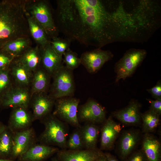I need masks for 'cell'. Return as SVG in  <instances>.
Masks as SVG:
<instances>
[{"label": "cell", "instance_id": "cell-1", "mask_svg": "<svg viewBox=\"0 0 161 161\" xmlns=\"http://www.w3.org/2000/svg\"><path fill=\"white\" fill-rule=\"evenodd\" d=\"M54 16L59 32L71 41L100 48L112 38V18L99 0H58Z\"/></svg>", "mask_w": 161, "mask_h": 161}, {"label": "cell", "instance_id": "cell-2", "mask_svg": "<svg viewBox=\"0 0 161 161\" xmlns=\"http://www.w3.org/2000/svg\"><path fill=\"white\" fill-rule=\"evenodd\" d=\"M26 0H0V48L6 43L30 37L25 10Z\"/></svg>", "mask_w": 161, "mask_h": 161}, {"label": "cell", "instance_id": "cell-3", "mask_svg": "<svg viewBox=\"0 0 161 161\" xmlns=\"http://www.w3.org/2000/svg\"><path fill=\"white\" fill-rule=\"evenodd\" d=\"M25 10L44 29L51 40L58 37L59 32L55 23L53 11L46 0H26Z\"/></svg>", "mask_w": 161, "mask_h": 161}, {"label": "cell", "instance_id": "cell-4", "mask_svg": "<svg viewBox=\"0 0 161 161\" xmlns=\"http://www.w3.org/2000/svg\"><path fill=\"white\" fill-rule=\"evenodd\" d=\"M40 121L44 129L38 138L40 143L66 149L68 131L65 123L52 113Z\"/></svg>", "mask_w": 161, "mask_h": 161}, {"label": "cell", "instance_id": "cell-5", "mask_svg": "<svg viewBox=\"0 0 161 161\" xmlns=\"http://www.w3.org/2000/svg\"><path fill=\"white\" fill-rule=\"evenodd\" d=\"M49 94L55 100L73 97L75 86L73 70L63 65L52 75Z\"/></svg>", "mask_w": 161, "mask_h": 161}, {"label": "cell", "instance_id": "cell-6", "mask_svg": "<svg viewBox=\"0 0 161 161\" xmlns=\"http://www.w3.org/2000/svg\"><path fill=\"white\" fill-rule=\"evenodd\" d=\"M145 50L132 49L128 50L114 65L115 83L131 77L146 57Z\"/></svg>", "mask_w": 161, "mask_h": 161}, {"label": "cell", "instance_id": "cell-7", "mask_svg": "<svg viewBox=\"0 0 161 161\" xmlns=\"http://www.w3.org/2000/svg\"><path fill=\"white\" fill-rule=\"evenodd\" d=\"M80 100L73 97H66L55 100L52 114L64 122L77 128L81 126L77 117Z\"/></svg>", "mask_w": 161, "mask_h": 161}, {"label": "cell", "instance_id": "cell-8", "mask_svg": "<svg viewBox=\"0 0 161 161\" xmlns=\"http://www.w3.org/2000/svg\"><path fill=\"white\" fill-rule=\"evenodd\" d=\"M77 117L79 122L96 124L103 123L106 119L105 109L92 99L78 106Z\"/></svg>", "mask_w": 161, "mask_h": 161}, {"label": "cell", "instance_id": "cell-9", "mask_svg": "<svg viewBox=\"0 0 161 161\" xmlns=\"http://www.w3.org/2000/svg\"><path fill=\"white\" fill-rule=\"evenodd\" d=\"M113 57V53L110 51L97 48L84 52L81 55L80 59L81 64L87 71L93 74L98 72L104 64Z\"/></svg>", "mask_w": 161, "mask_h": 161}, {"label": "cell", "instance_id": "cell-10", "mask_svg": "<svg viewBox=\"0 0 161 161\" xmlns=\"http://www.w3.org/2000/svg\"><path fill=\"white\" fill-rule=\"evenodd\" d=\"M55 101L48 93L41 92L33 94L29 109L31 111L34 121L41 120L52 113Z\"/></svg>", "mask_w": 161, "mask_h": 161}, {"label": "cell", "instance_id": "cell-11", "mask_svg": "<svg viewBox=\"0 0 161 161\" xmlns=\"http://www.w3.org/2000/svg\"><path fill=\"white\" fill-rule=\"evenodd\" d=\"M32 94L30 89L14 86L0 99V108H13L20 106L29 108Z\"/></svg>", "mask_w": 161, "mask_h": 161}, {"label": "cell", "instance_id": "cell-12", "mask_svg": "<svg viewBox=\"0 0 161 161\" xmlns=\"http://www.w3.org/2000/svg\"><path fill=\"white\" fill-rule=\"evenodd\" d=\"M37 141L36 134L32 127L13 133V147L10 155L14 158L20 157L36 143Z\"/></svg>", "mask_w": 161, "mask_h": 161}, {"label": "cell", "instance_id": "cell-13", "mask_svg": "<svg viewBox=\"0 0 161 161\" xmlns=\"http://www.w3.org/2000/svg\"><path fill=\"white\" fill-rule=\"evenodd\" d=\"M11 109L7 126L13 133L21 131L31 127L34 120L29 108L20 106Z\"/></svg>", "mask_w": 161, "mask_h": 161}, {"label": "cell", "instance_id": "cell-14", "mask_svg": "<svg viewBox=\"0 0 161 161\" xmlns=\"http://www.w3.org/2000/svg\"><path fill=\"white\" fill-rule=\"evenodd\" d=\"M59 161H96L103 155L100 149H81L75 150L62 149L57 153Z\"/></svg>", "mask_w": 161, "mask_h": 161}, {"label": "cell", "instance_id": "cell-15", "mask_svg": "<svg viewBox=\"0 0 161 161\" xmlns=\"http://www.w3.org/2000/svg\"><path fill=\"white\" fill-rule=\"evenodd\" d=\"M8 69L14 86L30 89L33 72L15 58Z\"/></svg>", "mask_w": 161, "mask_h": 161}, {"label": "cell", "instance_id": "cell-16", "mask_svg": "<svg viewBox=\"0 0 161 161\" xmlns=\"http://www.w3.org/2000/svg\"><path fill=\"white\" fill-rule=\"evenodd\" d=\"M40 49L41 66L51 76L64 65L62 56L57 54L52 48L49 42Z\"/></svg>", "mask_w": 161, "mask_h": 161}, {"label": "cell", "instance_id": "cell-17", "mask_svg": "<svg viewBox=\"0 0 161 161\" xmlns=\"http://www.w3.org/2000/svg\"><path fill=\"white\" fill-rule=\"evenodd\" d=\"M101 129L100 150H108L111 149L118 134L121 126L109 117L103 122Z\"/></svg>", "mask_w": 161, "mask_h": 161}, {"label": "cell", "instance_id": "cell-18", "mask_svg": "<svg viewBox=\"0 0 161 161\" xmlns=\"http://www.w3.org/2000/svg\"><path fill=\"white\" fill-rule=\"evenodd\" d=\"M141 104L137 100H132L125 107L112 113V115L122 123L127 125H136L141 120Z\"/></svg>", "mask_w": 161, "mask_h": 161}, {"label": "cell", "instance_id": "cell-19", "mask_svg": "<svg viewBox=\"0 0 161 161\" xmlns=\"http://www.w3.org/2000/svg\"><path fill=\"white\" fill-rule=\"evenodd\" d=\"M140 136L138 130H130L123 133L118 146L119 154L122 159L126 160L132 153L140 140Z\"/></svg>", "mask_w": 161, "mask_h": 161}, {"label": "cell", "instance_id": "cell-20", "mask_svg": "<svg viewBox=\"0 0 161 161\" xmlns=\"http://www.w3.org/2000/svg\"><path fill=\"white\" fill-rule=\"evenodd\" d=\"M59 150L55 146L36 143L19 158L21 161H42Z\"/></svg>", "mask_w": 161, "mask_h": 161}, {"label": "cell", "instance_id": "cell-21", "mask_svg": "<svg viewBox=\"0 0 161 161\" xmlns=\"http://www.w3.org/2000/svg\"><path fill=\"white\" fill-rule=\"evenodd\" d=\"M52 77L41 66L33 72L30 87L32 95L35 93H48L51 84Z\"/></svg>", "mask_w": 161, "mask_h": 161}, {"label": "cell", "instance_id": "cell-22", "mask_svg": "<svg viewBox=\"0 0 161 161\" xmlns=\"http://www.w3.org/2000/svg\"><path fill=\"white\" fill-rule=\"evenodd\" d=\"M143 150L148 161H161V145L159 140L150 133H145L142 141Z\"/></svg>", "mask_w": 161, "mask_h": 161}, {"label": "cell", "instance_id": "cell-23", "mask_svg": "<svg viewBox=\"0 0 161 161\" xmlns=\"http://www.w3.org/2000/svg\"><path fill=\"white\" fill-rule=\"evenodd\" d=\"M16 58L24 66L33 72L41 66L40 47L37 45L32 47L23 55Z\"/></svg>", "mask_w": 161, "mask_h": 161}, {"label": "cell", "instance_id": "cell-24", "mask_svg": "<svg viewBox=\"0 0 161 161\" xmlns=\"http://www.w3.org/2000/svg\"><path fill=\"white\" fill-rule=\"evenodd\" d=\"M84 148L93 149L96 146L99 133V128L95 124L85 123L80 128Z\"/></svg>", "mask_w": 161, "mask_h": 161}, {"label": "cell", "instance_id": "cell-25", "mask_svg": "<svg viewBox=\"0 0 161 161\" xmlns=\"http://www.w3.org/2000/svg\"><path fill=\"white\" fill-rule=\"evenodd\" d=\"M32 42L30 37L18 38L10 41L2 47L15 58L18 57L31 48Z\"/></svg>", "mask_w": 161, "mask_h": 161}, {"label": "cell", "instance_id": "cell-26", "mask_svg": "<svg viewBox=\"0 0 161 161\" xmlns=\"http://www.w3.org/2000/svg\"><path fill=\"white\" fill-rule=\"evenodd\" d=\"M26 15L31 37L40 47H44L49 42L50 39L38 23L26 13Z\"/></svg>", "mask_w": 161, "mask_h": 161}, {"label": "cell", "instance_id": "cell-27", "mask_svg": "<svg viewBox=\"0 0 161 161\" xmlns=\"http://www.w3.org/2000/svg\"><path fill=\"white\" fill-rule=\"evenodd\" d=\"M142 130L145 134L153 132L160 123V115L149 109L141 114Z\"/></svg>", "mask_w": 161, "mask_h": 161}, {"label": "cell", "instance_id": "cell-28", "mask_svg": "<svg viewBox=\"0 0 161 161\" xmlns=\"http://www.w3.org/2000/svg\"><path fill=\"white\" fill-rule=\"evenodd\" d=\"M13 132L7 126L0 135V156L10 155L13 147Z\"/></svg>", "mask_w": 161, "mask_h": 161}, {"label": "cell", "instance_id": "cell-29", "mask_svg": "<svg viewBox=\"0 0 161 161\" xmlns=\"http://www.w3.org/2000/svg\"><path fill=\"white\" fill-rule=\"evenodd\" d=\"M14 86L8 68L0 69V99Z\"/></svg>", "mask_w": 161, "mask_h": 161}, {"label": "cell", "instance_id": "cell-30", "mask_svg": "<svg viewBox=\"0 0 161 161\" xmlns=\"http://www.w3.org/2000/svg\"><path fill=\"white\" fill-rule=\"evenodd\" d=\"M80 128H77L69 135L66 141V148L75 150L84 148Z\"/></svg>", "mask_w": 161, "mask_h": 161}, {"label": "cell", "instance_id": "cell-31", "mask_svg": "<svg viewBox=\"0 0 161 161\" xmlns=\"http://www.w3.org/2000/svg\"><path fill=\"white\" fill-rule=\"evenodd\" d=\"M63 62L68 68L73 70L77 68L81 64L80 58L78 57L76 52L72 50L70 48L68 49L63 54Z\"/></svg>", "mask_w": 161, "mask_h": 161}, {"label": "cell", "instance_id": "cell-32", "mask_svg": "<svg viewBox=\"0 0 161 161\" xmlns=\"http://www.w3.org/2000/svg\"><path fill=\"white\" fill-rule=\"evenodd\" d=\"M71 41L67 38L63 39L55 37L51 38L49 42L55 51L58 54L63 55L64 52L69 48Z\"/></svg>", "mask_w": 161, "mask_h": 161}, {"label": "cell", "instance_id": "cell-33", "mask_svg": "<svg viewBox=\"0 0 161 161\" xmlns=\"http://www.w3.org/2000/svg\"><path fill=\"white\" fill-rule=\"evenodd\" d=\"M15 57L2 48H0V69L8 68Z\"/></svg>", "mask_w": 161, "mask_h": 161}, {"label": "cell", "instance_id": "cell-34", "mask_svg": "<svg viewBox=\"0 0 161 161\" xmlns=\"http://www.w3.org/2000/svg\"><path fill=\"white\" fill-rule=\"evenodd\" d=\"M125 160L126 161H148L142 149L132 153Z\"/></svg>", "mask_w": 161, "mask_h": 161}, {"label": "cell", "instance_id": "cell-35", "mask_svg": "<svg viewBox=\"0 0 161 161\" xmlns=\"http://www.w3.org/2000/svg\"><path fill=\"white\" fill-rule=\"evenodd\" d=\"M155 100L161 99V81H158L152 88L147 90Z\"/></svg>", "mask_w": 161, "mask_h": 161}, {"label": "cell", "instance_id": "cell-36", "mask_svg": "<svg viewBox=\"0 0 161 161\" xmlns=\"http://www.w3.org/2000/svg\"><path fill=\"white\" fill-rule=\"evenodd\" d=\"M150 104V109L160 116L161 114V99H147Z\"/></svg>", "mask_w": 161, "mask_h": 161}, {"label": "cell", "instance_id": "cell-37", "mask_svg": "<svg viewBox=\"0 0 161 161\" xmlns=\"http://www.w3.org/2000/svg\"><path fill=\"white\" fill-rule=\"evenodd\" d=\"M107 161H119L114 155L109 153H104Z\"/></svg>", "mask_w": 161, "mask_h": 161}, {"label": "cell", "instance_id": "cell-38", "mask_svg": "<svg viewBox=\"0 0 161 161\" xmlns=\"http://www.w3.org/2000/svg\"><path fill=\"white\" fill-rule=\"evenodd\" d=\"M3 124L0 122V135L6 127Z\"/></svg>", "mask_w": 161, "mask_h": 161}, {"label": "cell", "instance_id": "cell-39", "mask_svg": "<svg viewBox=\"0 0 161 161\" xmlns=\"http://www.w3.org/2000/svg\"><path fill=\"white\" fill-rule=\"evenodd\" d=\"M96 161H107L106 158L104 153L103 155L100 157Z\"/></svg>", "mask_w": 161, "mask_h": 161}, {"label": "cell", "instance_id": "cell-40", "mask_svg": "<svg viewBox=\"0 0 161 161\" xmlns=\"http://www.w3.org/2000/svg\"><path fill=\"white\" fill-rule=\"evenodd\" d=\"M0 161H13L9 159H0Z\"/></svg>", "mask_w": 161, "mask_h": 161}, {"label": "cell", "instance_id": "cell-41", "mask_svg": "<svg viewBox=\"0 0 161 161\" xmlns=\"http://www.w3.org/2000/svg\"><path fill=\"white\" fill-rule=\"evenodd\" d=\"M52 161H59L57 159V158H56L55 157L52 158Z\"/></svg>", "mask_w": 161, "mask_h": 161}]
</instances>
